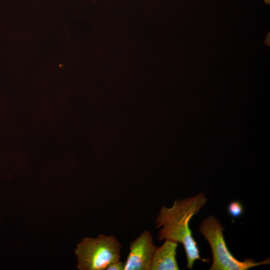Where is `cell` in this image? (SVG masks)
Masks as SVG:
<instances>
[{
  "label": "cell",
  "mask_w": 270,
  "mask_h": 270,
  "mask_svg": "<svg viewBox=\"0 0 270 270\" xmlns=\"http://www.w3.org/2000/svg\"><path fill=\"white\" fill-rule=\"evenodd\" d=\"M124 262L118 260L110 264L106 270H124Z\"/></svg>",
  "instance_id": "obj_7"
},
{
  "label": "cell",
  "mask_w": 270,
  "mask_h": 270,
  "mask_svg": "<svg viewBox=\"0 0 270 270\" xmlns=\"http://www.w3.org/2000/svg\"><path fill=\"white\" fill-rule=\"evenodd\" d=\"M121 246L113 236L100 234L98 238H84L74 250L76 268L104 270L110 264L120 260Z\"/></svg>",
  "instance_id": "obj_3"
},
{
  "label": "cell",
  "mask_w": 270,
  "mask_h": 270,
  "mask_svg": "<svg viewBox=\"0 0 270 270\" xmlns=\"http://www.w3.org/2000/svg\"><path fill=\"white\" fill-rule=\"evenodd\" d=\"M156 248L152 234L144 231L130 242L124 270H150L152 257Z\"/></svg>",
  "instance_id": "obj_4"
},
{
  "label": "cell",
  "mask_w": 270,
  "mask_h": 270,
  "mask_svg": "<svg viewBox=\"0 0 270 270\" xmlns=\"http://www.w3.org/2000/svg\"><path fill=\"white\" fill-rule=\"evenodd\" d=\"M228 212L233 218L241 216L244 212L242 204L239 201L234 200L230 202L228 206Z\"/></svg>",
  "instance_id": "obj_6"
},
{
  "label": "cell",
  "mask_w": 270,
  "mask_h": 270,
  "mask_svg": "<svg viewBox=\"0 0 270 270\" xmlns=\"http://www.w3.org/2000/svg\"></svg>",
  "instance_id": "obj_8"
},
{
  "label": "cell",
  "mask_w": 270,
  "mask_h": 270,
  "mask_svg": "<svg viewBox=\"0 0 270 270\" xmlns=\"http://www.w3.org/2000/svg\"><path fill=\"white\" fill-rule=\"evenodd\" d=\"M206 202L204 192L188 198L175 200L172 207L164 206L160 209L155 221L156 228L162 226L158 236L160 240H168L182 244L186 256V268L190 270L193 269L196 260L210 261V259L201 258L197 242L189 226L191 218Z\"/></svg>",
  "instance_id": "obj_1"
},
{
  "label": "cell",
  "mask_w": 270,
  "mask_h": 270,
  "mask_svg": "<svg viewBox=\"0 0 270 270\" xmlns=\"http://www.w3.org/2000/svg\"><path fill=\"white\" fill-rule=\"evenodd\" d=\"M178 243L165 240L164 244L156 248L152 260L150 270H178L176 258Z\"/></svg>",
  "instance_id": "obj_5"
},
{
  "label": "cell",
  "mask_w": 270,
  "mask_h": 270,
  "mask_svg": "<svg viewBox=\"0 0 270 270\" xmlns=\"http://www.w3.org/2000/svg\"><path fill=\"white\" fill-rule=\"evenodd\" d=\"M220 222L214 216H208L200 224L199 231L207 240L212 254L210 270H246L270 264V258L256 262L252 258L237 260L229 250L223 234Z\"/></svg>",
  "instance_id": "obj_2"
}]
</instances>
